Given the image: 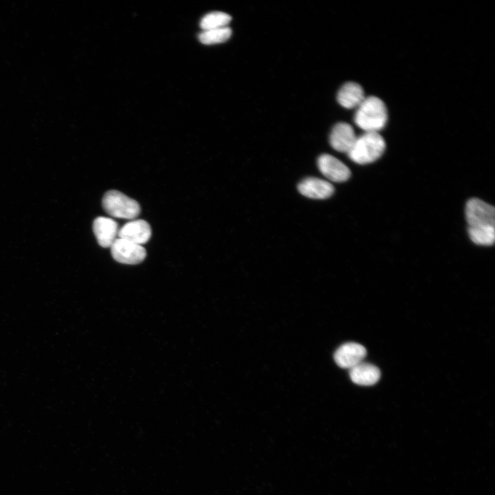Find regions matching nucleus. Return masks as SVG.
Listing matches in <instances>:
<instances>
[{
    "label": "nucleus",
    "instance_id": "obj_1",
    "mask_svg": "<svg viewBox=\"0 0 495 495\" xmlns=\"http://www.w3.org/2000/svg\"><path fill=\"white\" fill-rule=\"evenodd\" d=\"M387 118L384 102L376 96H368L357 107L354 122L364 132H378L384 127Z\"/></svg>",
    "mask_w": 495,
    "mask_h": 495
},
{
    "label": "nucleus",
    "instance_id": "obj_2",
    "mask_svg": "<svg viewBox=\"0 0 495 495\" xmlns=\"http://www.w3.org/2000/svg\"><path fill=\"white\" fill-rule=\"evenodd\" d=\"M386 143L378 132H364L357 137L347 153L349 157L359 164H366L377 160L383 154Z\"/></svg>",
    "mask_w": 495,
    "mask_h": 495
},
{
    "label": "nucleus",
    "instance_id": "obj_3",
    "mask_svg": "<svg viewBox=\"0 0 495 495\" xmlns=\"http://www.w3.org/2000/svg\"><path fill=\"white\" fill-rule=\"evenodd\" d=\"M102 206L107 213L116 218L133 219L140 212V206L135 200L115 190L104 194Z\"/></svg>",
    "mask_w": 495,
    "mask_h": 495
},
{
    "label": "nucleus",
    "instance_id": "obj_4",
    "mask_svg": "<svg viewBox=\"0 0 495 495\" xmlns=\"http://www.w3.org/2000/svg\"><path fill=\"white\" fill-rule=\"evenodd\" d=\"M469 227L494 226L495 209L492 205L476 198L470 199L465 206Z\"/></svg>",
    "mask_w": 495,
    "mask_h": 495
},
{
    "label": "nucleus",
    "instance_id": "obj_5",
    "mask_svg": "<svg viewBox=\"0 0 495 495\" xmlns=\"http://www.w3.org/2000/svg\"><path fill=\"white\" fill-rule=\"evenodd\" d=\"M111 248L113 258L118 262L134 265L146 257V250L140 245L117 238Z\"/></svg>",
    "mask_w": 495,
    "mask_h": 495
},
{
    "label": "nucleus",
    "instance_id": "obj_6",
    "mask_svg": "<svg viewBox=\"0 0 495 495\" xmlns=\"http://www.w3.org/2000/svg\"><path fill=\"white\" fill-rule=\"evenodd\" d=\"M366 355V350L364 346L350 342L339 346L333 358L340 367L350 369L362 362Z\"/></svg>",
    "mask_w": 495,
    "mask_h": 495
},
{
    "label": "nucleus",
    "instance_id": "obj_7",
    "mask_svg": "<svg viewBox=\"0 0 495 495\" xmlns=\"http://www.w3.org/2000/svg\"><path fill=\"white\" fill-rule=\"evenodd\" d=\"M318 166L321 173L331 182H342L351 176L349 168L338 159L329 154L319 157Z\"/></svg>",
    "mask_w": 495,
    "mask_h": 495
},
{
    "label": "nucleus",
    "instance_id": "obj_8",
    "mask_svg": "<svg viewBox=\"0 0 495 495\" xmlns=\"http://www.w3.org/2000/svg\"><path fill=\"white\" fill-rule=\"evenodd\" d=\"M151 228L148 222L142 219H135L125 223L119 230L120 239L142 245L151 238Z\"/></svg>",
    "mask_w": 495,
    "mask_h": 495
},
{
    "label": "nucleus",
    "instance_id": "obj_9",
    "mask_svg": "<svg viewBox=\"0 0 495 495\" xmlns=\"http://www.w3.org/2000/svg\"><path fill=\"white\" fill-rule=\"evenodd\" d=\"M356 138L355 131L349 124L340 122L332 129L329 142L333 149L347 153L353 146Z\"/></svg>",
    "mask_w": 495,
    "mask_h": 495
},
{
    "label": "nucleus",
    "instance_id": "obj_10",
    "mask_svg": "<svg viewBox=\"0 0 495 495\" xmlns=\"http://www.w3.org/2000/svg\"><path fill=\"white\" fill-rule=\"evenodd\" d=\"M93 230L98 244L103 248H110L117 239L118 226L111 218L99 217L94 221Z\"/></svg>",
    "mask_w": 495,
    "mask_h": 495
},
{
    "label": "nucleus",
    "instance_id": "obj_11",
    "mask_svg": "<svg viewBox=\"0 0 495 495\" xmlns=\"http://www.w3.org/2000/svg\"><path fill=\"white\" fill-rule=\"evenodd\" d=\"M298 191L304 196L322 199L329 197L334 192L333 186L329 182L316 177H307L298 186Z\"/></svg>",
    "mask_w": 495,
    "mask_h": 495
},
{
    "label": "nucleus",
    "instance_id": "obj_12",
    "mask_svg": "<svg viewBox=\"0 0 495 495\" xmlns=\"http://www.w3.org/2000/svg\"><path fill=\"white\" fill-rule=\"evenodd\" d=\"M349 376L356 384L371 386L379 381L380 371L373 364L362 362L349 369Z\"/></svg>",
    "mask_w": 495,
    "mask_h": 495
},
{
    "label": "nucleus",
    "instance_id": "obj_13",
    "mask_svg": "<svg viewBox=\"0 0 495 495\" xmlns=\"http://www.w3.org/2000/svg\"><path fill=\"white\" fill-rule=\"evenodd\" d=\"M364 98L362 87L355 82L345 83L337 94L338 103L346 109L357 108Z\"/></svg>",
    "mask_w": 495,
    "mask_h": 495
},
{
    "label": "nucleus",
    "instance_id": "obj_14",
    "mask_svg": "<svg viewBox=\"0 0 495 495\" xmlns=\"http://www.w3.org/2000/svg\"><path fill=\"white\" fill-rule=\"evenodd\" d=\"M468 234L470 239L477 245H491L494 242V226L469 227Z\"/></svg>",
    "mask_w": 495,
    "mask_h": 495
},
{
    "label": "nucleus",
    "instance_id": "obj_15",
    "mask_svg": "<svg viewBox=\"0 0 495 495\" xmlns=\"http://www.w3.org/2000/svg\"><path fill=\"white\" fill-rule=\"evenodd\" d=\"M232 17L230 14L220 11H214L206 14L200 21L203 30L227 27Z\"/></svg>",
    "mask_w": 495,
    "mask_h": 495
},
{
    "label": "nucleus",
    "instance_id": "obj_16",
    "mask_svg": "<svg viewBox=\"0 0 495 495\" xmlns=\"http://www.w3.org/2000/svg\"><path fill=\"white\" fill-rule=\"evenodd\" d=\"M232 35L231 29L227 26L221 28L203 30L199 35V40L205 45L224 43Z\"/></svg>",
    "mask_w": 495,
    "mask_h": 495
}]
</instances>
